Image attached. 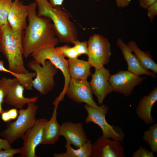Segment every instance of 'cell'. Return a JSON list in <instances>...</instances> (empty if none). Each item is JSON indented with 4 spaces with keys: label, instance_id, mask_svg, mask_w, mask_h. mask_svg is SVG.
Returning <instances> with one entry per match:
<instances>
[{
    "label": "cell",
    "instance_id": "cell-35",
    "mask_svg": "<svg viewBox=\"0 0 157 157\" xmlns=\"http://www.w3.org/2000/svg\"><path fill=\"white\" fill-rule=\"evenodd\" d=\"M8 111L11 120L15 119L17 117L18 113L17 109L15 108H12L10 109Z\"/></svg>",
    "mask_w": 157,
    "mask_h": 157
},
{
    "label": "cell",
    "instance_id": "cell-1",
    "mask_svg": "<svg viewBox=\"0 0 157 157\" xmlns=\"http://www.w3.org/2000/svg\"><path fill=\"white\" fill-rule=\"evenodd\" d=\"M28 6V24L22 40L23 56L26 58L44 48L55 47L59 42L51 19L37 15L35 2Z\"/></svg>",
    "mask_w": 157,
    "mask_h": 157
},
{
    "label": "cell",
    "instance_id": "cell-17",
    "mask_svg": "<svg viewBox=\"0 0 157 157\" xmlns=\"http://www.w3.org/2000/svg\"><path fill=\"white\" fill-rule=\"evenodd\" d=\"M116 43L119 47L128 66V70L138 76L145 75L156 77V74L144 67L139 62L127 44L120 38L117 39Z\"/></svg>",
    "mask_w": 157,
    "mask_h": 157
},
{
    "label": "cell",
    "instance_id": "cell-37",
    "mask_svg": "<svg viewBox=\"0 0 157 157\" xmlns=\"http://www.w3.org/2000/svg\"><path fill=\"white\" fill-rule=\"evenodd\" d=\"M1 118L2 120L5 122H8L11 120L8 111H4L1 114Z\"/></svg>",
    "mask_w": 157,
    "mask_h": 157
},
{
    "label": "cell",
    "instance_id": "cell-7",
    "mask_svg": "<svg viewBox=\"0 0 157 157\" xmlns=\"http://www.w3.org/2000/svg\"><path fill=\"white\" fill-rule=\"evenodd\" d=\"M28 65L36 74L32 81L33 88L43 95L51 91L55 85L54 76L58 72V69L55 65L48 60L42 66L33 59L28 62Z\"/></svg>",
    "mask_w": 157,
    "mask_h": 157
},
{
    "label": "cell",
    "instance_id": "cell-38",
    "mask_svg": "<svg viewBox=\"0 0 157 157\" xmlns=\"http://www.w3.org/2000/svg\"><path fill=\"white\" fill-rule=\"evenodd\" d=\"M1 105L0 104V114H1L4 111L2 108Z\"/></svg>",
    "mask_w": 157,
    "mask_h": 157
},
{
    "label": "cell",
    "instance_id": "cell-41",
    "mask_svg": "<svg viewBox=\"0 0 157 157\" xmlns=\"http://www.w3.org/2000/svg\"></svg>",
    "mask_w": 157,
    "mask_h": 157
},
{
    "label": "cell",
    "instance_id": "cell-26",
    "mask_svg": "<svg viewBox=\"0 0 157 157\" xmlns=\"http://www.w3.org/2000/svg\"><path fill=\"white\" fill-rule=\"evenodd\" d=\"M72 43L74 44V47L80 56L82 54L87 55L88 41L80 42L77 39L73 41Z\"/></svg>",
    "mask_w": 157,
    "mask_h": 157
},
{
    "label": "cell",
    "instance_id": "cell-14",
    "mask_svg": "<svg viewBox=\"0 0 157 157\" xmlns=\"http://www.w3.org/2000/svg\"><path fill=\"white\" fill-rule=\"evenodd\" d=\"M124 148L121 142L100 136L92 144V157H124Z\"/></svg>",
    "mask_w": 157,
    "mask_h": 157
},
{
    "label": "cell",
    "instance_id": "cell-23",
    "mask_svg": "<svg viewBox=\"0 0 157 157\" xmlns=\"http://www.w3.org/2000/svg\"><path fill=\"white\" fill-rule=\"evenodd\" d=\"M143 139L149 146L152 151L157 153V124L150 126L144 132Z\"/></svg>",
    "mask_w": 157,
    "mask_h": 157
},
{
    "label": "cell",
    "instance_id": "cell-19",
    "mask_svg": "<svg viewBox=\"0 0 157 157\" xmlns=\"http://www.w3.org/2000/svg\"><path fill=\"white\" fill-rule=\"evenodd\" d=\"M52 116L44 126L41 144H51L55 143L59 140L60 125L57 119L58 106H55Z\"/></svg>",
    "mask_w": 157,
    "mask_h": 157
},
{
    "label": "cell",
    "instance_id": "cell-27",
    "mask_svg": "<svg viewBox=\"0 0 157 157\" xmlns=\"http://www.w3.org/2000/svg\"><path fill=\"white\" fill-rule=\"evenodd\" d=\"M153 152L150 151L145 148L140 147L136 151L134 152L133 157H154Z\"/></svg>",
    "mask_w": 157,
    "mask_h": 157
},
{
    "label": "cell",
    "instance_id": "cell-15",
    "mask_svg": "<svg viewBox=\"0 0 157 157\" xmlns=\"http://www.w3.org/2000/svg\"><path fill=\"white\" fill-rule=\"evenodd\" d=\"M83 124L67 122L60 125V136H63L67 142L76 148L82 146L88 139Z\"/></svg>",
    "mask_w": 157,
    "mask_h": 157
},
{
    "label": "cell",
    "instance_id": "cell-32",
    "mask_svg": "<svg viewBox=\"0 0 157 157\" xmlns=\"http://www.w3.org/2000/svg\"><path fill=\"white\" fill-rule=\"evenodd\" d=\"M12 148L10 144L5 139L0 138V150Z\"/></svg>",
    "mask_w": 157,
    "mask_h": 157
},
{
    "label": "cell",
    "instance_id": "cell-39",
    "mask_svg": "<svg viewBox=\"0 0 157 157\" xmlns=\"http://www.w3.org/2000/svg\"><path fill=\"white\" fill-rule=\"evenodd\" d=\"M1 36V28L0 26V39Z\"/></svg>",
    "mask_w": 157,
    "mask_h": 157
},
{
    "label": "cell",
    "instance_id": "cell-13",
    "mask_svg": "<svg viewBox=\"0 0 157 157\" xmlns=\"http://www.w3.org/2000/svg\"><path fill=\"white\" fill-rule=\"evenodd\" d=\"M110 75V70L104 67L95 69L94 73L91 74L92 78L89 82L90 85L92 93L100 105L103 104L107 95L113 91L109 82Z\"/></svg>",
    "mask_w": 157,
    "mask_h": 157
},
{
    "label": "cell",
    "instance_id": "cell-12",
    "mask_svg": "<svg viewBox=\"0 0 157 157\" xmlns=\"http://www.w3.org/2000/svg\"><path fill=\"white\" fill-rule=\"evenodd\" d=\"M66 94L69 98L76 102L84 103L94 107L99 106L93 99L89 82L87 80L71 78Z\"/></svg>",
    "mask_w": 157,
    "mask_h": 157
},
{
    "label": "cell",
    "instance_id": "cell-11",
    "mask_svg": "<svg viewBox=\"0 0 157 157\" xmlns=\"http://www.w3.org/2000/svg\"><path fill=\"white\" fill-rule=\"evenodd\" d=\"M145 78L128 70H120L116 74L111 75L109 82L113 91L128 96L131 94L134 88Z\"/></svg>",
    "mask_w": 157,
    "mask_h": 157
},
{
    "label": "cell",
    "instance_id": "cell-22",
    "mask_svg": "<svg viewBox=\"0 0 157 157\" xmlns=\"http://www.w3.org/2000/svg\"><path fill=\"white\" fill-rule=\"evenodd\" d=\"M65 152L55 153L54 157H90L91 156L92 144L91 141L88 140L86 143L81 147L74 149L71 145L66 142L65 145Z\"/></svg>",
    "mask_w": 157,
    "mask_h": 157
},
{
    "label": "cell",
    "instance_id": "cell-8",
    "mask_svg": "<svg viewBox=\"0 0 157 157\" xmlns=\"http://www.w3.org/2000/svg\"><path fill=\"white\" fill-rule=\"evenodd\" d=\"M88 61L95 69L108 63L112 53L107 38L99 34H94L88 41Z\"/></svg>",
    "mask_w": 157,
    "mask_h": 157
},
{
    "label": "cell",
    "instance_id": "cell-3",
    "mask_svg": "<svg viewBox=\"0 0 157 157\" xmlns=\"http://www.w3.org/2000/svg\"><path fill=\"white\" fill-rule=\"evenodd\" d=\"M39 17L49 18L53 24L59 42L70 44L77 40L78 33L74 23L71 21L69 13L61 6H52L47 0H35Z\"/></svg>",
    "mask_w": 157,
    "mask_h": 157
},
{
    "label": "cell",
    "instance_id": "cell-2",
    "mask_svg": "<svg viewBox=\"0 0 157 157\" xmlns=\"http://www.w3.org/2000/svg\"><path fill=\"white\" fill-rule=\"evenodd\" d=\"M0 26V52L7 59L8 69L15 73L26 74L23 60V30H14L9 24Z\"/></svg>",
    "mask_w": 157,
    "mask_h": 157
},
{
    "label": "cell",
    "instance_id": "cell-5",
    "mask_svg": "<svg viewBox=\"0 0 157 157\" xmlns=\"http://www.w3.org/2000/svg\"><path fill=\"white\" fill-rule=\"evenodd\" d=\"M31 56L33 60L42 66L45 64L47 60L50 61L62 72L65 78L64 87L62 91L54 100L56 102L59 103L64 98L71 78L69 75L67 60L65 59L55 47L44 48L32 53Z\"/></svg>",
    "mask_w": 157,
    "mask_h": 157
},
{
    "label": "cell",
    "instance_id": "cell-34",
    "mask_svg": "<svg viewBox=\"0 0 157 157\" xmlns=\"http://www.w3.org/2000/svg\"><path fill=\"white\" fill-rule=\"evenodd\" d=\"M0 72L10 73L14 76H15L17 75L16 73L13 72L8 69L6 68L4 65V62L1 60H0Z\"/></svg>",
    "mask_w": 157,
    "mask_h": 157
},
{
    "label": "cell",
    "instance_id": "cell-40",
    "mask_svg": "<svg viewBox=\"0 0 157 157\" xmlns=\"http://www.w3.org/2000/svg\"><path fill=\"white\" fill-rule=\"evenodd\" d=\"M93 0L96 1H99L100 0Z\"/></svg>",
    "mask_w": 157,
    "mask_h": 157
},
{
    "label": "cell",
    "instance_id": "cell-16",
    "mask_svg": "<svg viewBox=\"0 0 157 157\" xmlns=\"http://www.w3.org/2000/svg\"><path fill=\"white\" fill-rule=\"evenodd\" d=\"M28 10V5H24L19 0L13 2L8 18V24L13 29L23 31L26 29Z\"/></svg>",
    "mask_w": 157,
    "mask_h": 157
},
{
    "label": "cell",
    "instance_id": "cell-36",
    "mask_svg": "<svg viewBox=\"0 0 157 157\" xmlns=\"http://www.w3.org/2000/svg\"><path fill=\"white\" fill-rule=\"evenodd\" d=\"M64 0H49V3L53 7L61 6L62 5Z\"/></svg>",
    "mask_w": 157,
    "mask_h": 157
},
{
    "label": "cell",
    "instance_id": "cell-18",
    "mask_svg": "<svg viewBox=\"0 0 157 157\" xmlns=\"http://www.w3.org/2000/svg\"><path fill=\"white\" fill-rule=\"evenodd\" d=\"M157 101V88H154L148 95L143 97L140 101L136 109L138 117L147 124L154 121L151 116L153 106Z\"/></svg>",
    "mask_w": 157,
    "mask_h": 157
},
{
    "label": "cell",
    "instance_id": "cell-6",
    "mask_svg": "<svg viewBox=\"0 0 157 157\" xmlns=\"http://www.w3.org/2000/svg\"><path fill=\"white\" fill-rule=\"evenodd\" d=\"M84 107L88 113L85 122L87 124L92 122L99 126L101 128L102 136L122 142L124 135L121 129L117 126L110 125L106 120L105 116L109 109L104 104L97 107H94L85 104Z\"/></svg>",
    "mask_w": 157,
    "mask_h": 157
},
{
    "label": "cell",
    "instance_id": "cell-31",
    "mask_svg": "<svg viewBox=\"0 0 157 157\" xmlns=\"http://www.w3.org/2000/svg\"><path fill=\"white\" fill-rule=\"evenodd\" d=\"M157 0H139L140 6L143 8L147 9L150 6Z\"/></svg>",
    "mask_w": 157,
    "mask_h": 157
},
{
    "label": "cell",
    "instance_id": "cell-4",
    "mask_svg": "<svg viewBox=\"0 0 157 157\" xmlns=\"http://www.w3.org/2000/svg\"><path fill=\"white\" fill-rule=\"evenodd\" d=\"M27 105L26 108L19 109L16 120L8 124L6 128L0 133V136L10 144L17 139L22 138L35 122V116L38 106L34 102H29Z\"/></svg>",
    "mask_w": 157,
    "mask_h": 157
},
{
    "label": "cell",
    "instance_id": "cell-24",
    "mask_svg": "<svg viewBox=\"0 0 157 157\" xmlns=\"http://www.w3.org/2000/svg\"><path fill=\"white\" fill-rule=\"evenodd\" d=\"M12 0H0V26L8 24V18Z\"/></svg>",
    "mask_w": 157,
    "mask_h": 157
},
{
    "label": "cell",
    "instance_id": "cell-33",
    "mask_svg": "<svg viewBox=\"0 0 157 157\" xmlns=\"http://www.w3.org/2000/svg\"><path fill=\"white\" fill-rule=\"evenodd\" d=\"M131 0H115L117 6L123 8L129 6Z\"/></svg>",
    "mask_w": 157,
    "mask_h": 157
},
{
    "label": "cell",
    "instance_id": "cell-9",
    "mask_svg": "<svg viewBox=\"0 0 157 157\" xmlns=\"http://www.w3.org/2000/svg\"><path fill=\"white\" fill-rule=\"evenodd\" d=\"M6 90V94L4 102L16 109L22 108L30 102L35 103L38 97L26 98L24 96L25 88L16 78H13L3 77L1 78Z\"/></svg>",
    "mask_w": 157,
    "mask_h": 157
},
{
    "label": "cell",
    "instance_id": "cell-30",
    "mask_svg": "<svg viewBox=\"0 0 157 157\" xmlns=\"http://www.w3.org/2000/svg\"><path fill=\"white\" fill-rule=\"evenodd\" d=\"M6 94V90L3 84L1 78H0V104L2 105Z\"/></svg>",
    "mask_w": 157,
    "mask_h": 157
},
{
    "label": "cell",
    "instance_id": "cell-28",
    "mask_svg": "<svg viewBox=\"0 0 157 157\" xmlns=\"http://www.w3.org/2000/svg\"><path fill=\"white\" fill-rule=\"evenodd\" d=\"M21 148H10L0 150V157H13L15 154H20Z\"/></svg>",
    "mask_w": 157,
    "mask_h": 157
},
{
    "label": "cell",
    "instance_id": "cell-29",
    "mask_svg": "<svg viewBox=\"0 0 157 157\" xmlns=\"http://www.w3.org/2000/svg\"><path fill=\"white\" fill-rule=\"evenodd\" d=\"M147 14L151 22L157 15V1L150 6L147 9Z\"/></svg>",
    "mask_w": 157,
    "mask_h": 157
},
{
    "label": "cell",
    "instance_id": "cell-10",
    "mask_svg": "<svg viewBox=\"0 0 157 157\" xmlns=\"http://www.w3.org/2000/svg\"><path fill=\"white\" fill-rule=\"evenodd\" d=\"M48 121L45 118L36 120L34 124L22 137L24 142L20 148V154L22 157H37L35 149L39 145L41 144L43 127Z\"/></svg>",
    "mask_w": 157,
    "mask_h": 157
},
{
    "label": "cell",
    "instance_id": "cell-21",
    "mask_svg": "<svg viewBox=\"0 0 157 157\" xmlns=\"http://www.w3.org/2000/svg\"><path fill=\"white\" fill-rule=\"evenodd\" d=\"M127 44L144 67L155 74L157 73V64L153 60L149 52L142 51L133 41H129Z\"/></svg>",
    "mask_w": 157,
    "mask_h": 157
},
{
    "label": "cell",
    "instance_id": "cell-20",
    "mask_svg": "<svg viewBox=\"0 0 157 157\" xmlns=\"http://www.w3.org/2000/svg\"><path fill=\"white\" fill-rule=\"evenodd\" d=\"M70 78L76 79L87 80L91 75L92 67L88 61L78 58L67 60Z\"/></svg>",
    "mask_w": 157,
    "mask_h": 157
},
{
    "label": "cell",
    "instance_id": "cell-25",
    "mask_svg": "<svg viewBox=\"0 0 157 157\" xmlns=\"http://www.w3.org/2000/svg\"><path fill=\"white\" fill-rule=\"evenodd\" d=\"M56 48L65 57H67L69 59H76L80 56L74 46L65 45Z\"/></svg>",
    "mask_w": 157,
    "mask_h": 157
}]
</instances>
